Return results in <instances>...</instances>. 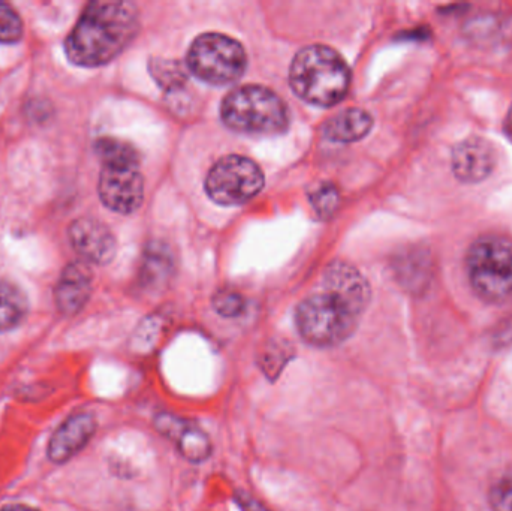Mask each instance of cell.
I'll use <instances>...</instances> for the list:
<instances>
[{
	"label": "cell",
	"instance_id": "6da1fadb",
	"mask_svg": "<svg viewBox=\"0 0 512 511\" xmlns=\"http://www.w3.org/2000/svg\"><path fill=\"white\" fill-rule=\"evenodd\" d=\"M369 302L366 278L352 264L334 261L325 269L318 290L298 305V333L312 347H337L357 330Z\"/></svg>",
	"mask_w": 512,
	"mask_h": 511
},
{
	"label": "cell",
	"instance_id": "7a4b0ae2",
	"mask_svg": "<svg viewBox=\"0 0 512 511\" xmlns=\"http://www.w3.org/2000/svg\"><path fill=\"white\" fill-rule=\"evenodd\" d=\"M140 17L134 3L101 0L86 6L65 41L69 62L98 68L116 59L134 41Z\"/></svg>",
	"mask_w": 512,
	"mask_h": 511
},
{
	"label": "cell",
	"instance_id": "3957f363",
	"mask_svg": "<svg viewBox=\"0 0 512 511\" xmlns=\"http://www.w3.org/2000/svg\"><path fill=\"white\" fill-rule=\"evenodd\" d=\"M351 83V71L339 53L325 45H309L295 54L289 84L298 98L318 107L339 104Z\"/></svg>",
	"mask_w": 512,
	"mask_h": 511
},
{
	"label": "cell",
	"instance_id": "277c9868",
	"mask_svg": "<svg viewBox=\"0 0 512 511\" xmlns=\"http://www.w3.org/2000/svg\"><path fill=\"white\" fill-rule=\"evenodd\" d=\"M466 272L478 297L502 305L512 300V240L501 234L478 237L466 254Z\"/></svg>",
	"mask_w": 512,
	"mask_h": 511
},
{
	"label": "cell",
	"instance_id": "5b68a950",
	"mask_svg": "<svg viewBox=\"0 0 512 511\" xmlns=\"http://www.w3.org/2000/svg\"><path fill=\"white\" fill-rule=\"evenodd\" d=\"M221 116L228 128L243 134L276 135L288 129L285 102L264 86H242L228 93Z\"/></svg>",
	"mask_w": 512,
	"mask_h": 511
},
{
	"label": "cell",
	"instance_id": "8992f818",
	"mask_svg": "<svg viewBox=\"0 0 512 511\" xmlns=\"http://www.w3.org/2000/svg\"><path fill=\"white\" fill-rule=\"evenodd\" d=\"M188 66L200 80L213 86H225L242 78L248 56L243 45L231 36L204 33L191 45Z\"/></svg>",
	"mask_w": 512,
	"mask_h": 511
},
{
	"label": "cell",
	"instance_id": "52a82bcc",
	"mask_svg": "<svg viewBox=\"0 0 512 511\" xmlns=\"http://www.w3.org/2000/svg\"><path fill=\"white\" fill-rule=\"evenodd\" d=\"M264 188V174L252 159L230 155L213 165L207 174L206 191L215 203L240 206Z\"/></svg>",
	"mask_w": 512,
	"mask_h": 511
},
{
	"label": "cell",
	"instance_id": "ba28073f",
	"mask_svg": "<svg viewBox=\"0 0 512 511\" xmlns=\"http://www.w3.org/2000/svg\"><path fill=\"white\" fill-rule=\"evenodd\" d=\"M102 203L120 215H131L144 200V180L140 164H102L98 185Z\"/></svg>",
	"mask_w": 512,
	"mask_h": 511
},
{
	"label": "cell",
	"instance_id": "9c48e42d",
	"mask_svg": "<svg viewBox=\"0 0 512 511\" xmlns=\"http://www.w3.org/2000/svg\"><path fill=\"white\" fill-rule=\"evenodd\" d=\"M72 248L86 263L105 266L116 257L117 242L107 225L98 219H75L69 227Z\"/></svg>",
	"mask_w": 512,
	"mask_h": 511
},
{
	"label": "cell",
	"instance_id": "30bf717a",
	"mask_svg": "<svg viewBox=\"0 0 512 511\" xmlns=\"http://www.w3.org/2000/svg\"><path fill=\"white\" fill-rule=\"evenodd\" d=\"M498 155L492 143L481 137H469L460 141L453 150V173L465 183L486 180L495 170Z\"/></svg>",
	"mask_w": 512,
	"mask_h": 511
},
{
	"label": "cell",
	"instance_id": "8fae6325",
	"mask_svg": "<svg viewBox=\"0 0 512 511\" xmlns=\"http://www.w3.org/2000/svg\"><path fill=\"white\" fill-rule=\"evenodd\" d=\"M93 288V273L83 261L69 263L54 288L57 309L63 315H75L89 302Z\"/></svg>",
	"mask_w": 512,
	"mask_h": 511
},
{
	"label": "cell",
	"instance_id": "7c38bea8",
	"mask_svg": "<svg viewBox=\"0 0 512 511\" xmlns=\"http://www.w3.org/2000/svg\"><path fill=\"white\" fill-rule=\"evenodd\" d=\"M96 432L95 417L75 414L57 428L48 443V458L54 464H65L87 446Z\"/></svg>",
	"mask_w": 512,
	"mask_h": 511
},
{
	"label": "cell",
	"instance_id": "4fadbf2b",
	"mask_svg": "<svg viewBox=\"0 0 512 511\" xmlns=\"http://www.w3.org/2000/svg\"><path fill=\"white\" fill-rule=\"evenodd\" d=\"M156 428L165 437L173 440L180 453L192 464H201L212 455L210 438L197 426L188 425L170 414H161L156 419Z\"/></svg>",
	"mask_w": 512,
	"mask_h": 511
},
{
	"label": "cell",
	"instance_id": "5bb4252c",
	"mask_svg": "<svg viewBox=\"0 0 512 511\" xmlns=\"http://www.w3.org/2000/svg\"><path fill=\"white\" fill-rule=\"evenodd\" d=\"M373 119L361 108H348L328 120L324 128L325 137L334 143H354L369 134Z\"/></svg>",
	"mask_w": 512,
	"mask_h": 511
},
{
	"label": "cell",
	"instance_id": "9a60e30c",
	"mask_svg": "<svg viewBox=\"0 0 512 511\" xmlns=\"http://www.w3.org/2000/svg\"><path fill=\"white\" fill-rule=\"evenodd\" d=\"M29 311L26 294L14 282L0 278V332H8L23 323Z\"/></svg>",
	"mask_w": 512,
	"mask_h": 511
},
{
	"label": "cell",
	"instance_id": "2e32d148",
	"mask_svg": "<svg viewBox=\"0 0 512 511\" xmlns=\"http://www.w3.org/2000/svg\"><path fill=\"white\" fill-rule=\"evenodd\" d=\"M171 270H173V258L170 252L165 251L162 245L150 246L144 254L143 272H141L144 281L149 284L164 282L165 279L170 278Z\"/></svg>",
	"mask_w": 512,
	"mask_h": 511
},
{
	"label": "cell",
	"instance_id": "e0dca14e",
	"mask_svg": "<svg viewBox=\"0 0 512 511\" xmlns=\"http://www.w3.org/2000/svg\"><path fill=\"white\" fill-rule=\"evenodd\" d=\"M96 155L102 164H122V162H134L140 164V156L131 144L117 138H99L95 143Z\"/></svg>",
	"mask_w": 512,
	"mask_h": 511
},
{
	"label": "cell",
	"instance_id": "ac0fdd59",
	"mask_svg": "<svg viewBox=\"0 0 512 511\" xmlns=\"http://www.w3.org/2000/svg\"><path fill=\"white\" fill-rule=\"evenodd\" d=\"M310 203L315 209L319 218H330L340 203L339 191L336 186L330 182L319 183L312 192H310Z\"/></svg>",
	"mask_w": 512,
	"mask_h": 511
},
{
	"label": "cell",
	"instance_id": "d6986e66",
	"mask_svg": "<svg viewBox=\"0 0 512 511\" xmlns=\"http://www.w3.org/2000/svg\"><path fill=\"white\" fill-rule=\"evenodd\" d=\"M23 32L20 15L8 3L0 2V44H15L23 38Z\"/></svg>",
	"mask_w": 512,
	"mask_h": 511
},
{
	"label": "cell",
	"instance_id": "ffe728a7",
	"mask_svg": "<svg viewBox=\"0 0 512 511\" xmlns=\"http://www.w3.org/2000/svg\"><path fill=\"white\" fill-rule=\"evenodd\" d=\"M213 308L225 318H236L245 314L246 299L234 290H219L213 297Z\"/></svg>",
	"mask_w": 512,
	"mask_h": 511
},
{
	"label": "cell",
	"instance_id": "44dd1931",
	"mask_svg": "<svg viewBox=\"0 0 512 511\" xmlns=\"http://www.w3.org/2000/svg\"><path fill=\"white\" fill-rule=\"evenodd\" d=\"M153 75L159 84L168 89H174L179 84L185 83L186 74L180 63L168 62V60H156L152 65Z\"/></svg>",
	"mask_w": 512,
	"mask_h": 511
},
{
	"label": "cell",
	"instance_id": "7402d4cb",
	"mask_svg": "<svg viewBox=\"0 0 512 511\" xmlns=\"http://www.w3.org/2000/svg\"><path fill=\"white\" fill-rule=\"evenodd\" d=\"M493 511H512V476L502 477L490 489Z\"/></svg>",
	"mask_w": 512,
	"mask_h": 511
},
{
	"label": "cell",
	"instance_id": "603a6c76",
	"mask_svg": "<svg viewBox=\"0 0 512 511\" xmlns=\"http://www.w3.org/2000/svg\"><path fill=\"white\" fill-rule=\"evenodd\" d=\"M236 503L242 511H268L259 501L248 494V492H237Z\"/></svg>",
	"mask_w": 512,
	"mask_h": 511
},
{
	"label": "cell",
	"instance_id": "cb8c5ba5",
	"mask_svg": "<svg viewBox=\"0 0 512 511\" xmlns=\"http://www.w3.org/2000/svg\"><path fill=\"white\" fill-rule=\"evenodd\" d=\"M505 134L512 141V104L510 107V111H508L507 119H505Z\"/></svg>",
	"mask_w": 512,
	"mask_h": 511
},
{
	"label": "cell",
	"instance_id": "d4e9b609",
	"mask_svg": "<svg viewBox=\"0 0 512 511\" xmlns=\"http://www.w3.org/2000/svg\"><path fill=\"white\" fill-rule=\"evenodd\" d=\"M2 511H38L32 507L23 506V504H12V506L5 507Z\"/></svg>",
	"mask_w": 512,
	"mask_h": 511
}]
</instances>
